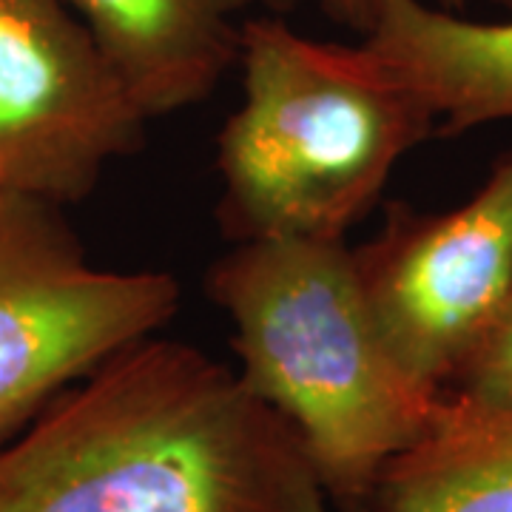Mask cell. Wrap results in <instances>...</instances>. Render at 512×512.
I'll list each match as a JSON object with an SVG mask.
<instances>
[{"mask_svg": "<svg viewBox=\"0 0 512 512\" xmlns=\"http://www.w3.org/2000/svg\"><path fill=\"white\" fill-rule=\"evenodd\" d=\"M148 117L63 0H0V191L86 200Z\"/></svg>", "mask_w": 512, "mask_h": 512, "instance_id": "obj_6", "label": "cell"}, {"mask_svg": "<svg viewBox=\"0 0 512 512\" xmlns=\"http://www.w3.org/2000/svg\"><path fill=\"white\" fill-rule=\"evenodd\" d=\"M126 92L157 120L205 103L237 66L242 23L254 0H63Z\"/></svg>", "mask_w": 512, "mask_h": 512, "instance_id": "obj_7", "label": "cell"}, {"mask_svg": "<svg viewBox=\"0 0 512 512\" xmlns=\"http://www.w3.org/2000/svg\"><path fill=\"white\" fill-rule=\"evenodd\" d=\"M444 393L478 407L512 410V288Z\"/></svg>", "mask_w": 512, "mask_h": 512, "instance_id": "obj_10", "label": "cell"}, {"mask_svg": "<svg viewBox=\"0 0 512 512\" xmlns=\"http://www.w3.org/2000/svg\"><path fill=\"white\" fill-rule=\"evenodd\" d=\"M205 291L234 328L239 376L288 421L328 498L367 512L379 478L439 410L370 319L345 239H242Z\"/></svg>", "mask_w": 512, "mask_h": 512, "instance_id": "obj_2", "label": "cell"}, {"mask_svg": "<svg viewBox=\"0 0 512 512\" xmlns=\"http://www.w3.org/2000/svg\"><path fill=\"white\" fill-rule=\"evenodd\" d=\"M242 106L220 131V222L237 239H345L436 114L359 46L242 23Z\"/></svg>", "mask_w": 512, "mask_h": 512, "instance_id": "obj_3", "label": "cell"}, {"mask_svg": "<svg viewBox=\"0 0 512 512\" xmlns=\"http://www.w3.org/2000/svg\"><path fill=\"white\" fill-rule=\"evenodd\" d=\"M362 49L436 114L441 134L512 120V23L376 0Z\"/></svg>", "mask_w": 512, "mask_h": 512, "instance_id": "obj_8", "label": "cell"}, {"mask_svg": "<svg viewBox=\"0 0 512 512\" xmlns=\"http://www.w3.org/2000/svg\"><path fill=\"white\" fill-rule=\"evenodd\" d=\"M60 211L0 191V447L180 311L174 276L97 268Z\"/></svg>", "mask_w": 512, "mask_h": 512, "instance_id": "obj_4", "label": "cell"}, {"mask_svg": "<svg viewBox=\"0 0 512 512\" xmlns=\"http://www.w3.org/2000/svg\"><path fill=\"white\" fill-rule=\"evenodd\" d=\"M265 3L271 9H293L302 0H265ZM313 3H319L328 18L339 20V23H345V26L362 32V35L367 32L370 18H373V9H376V0H313ZM441 3L456 9L464 0H441ZM493 3H498V6H512V0H493Z\"/></svg>", "mask_w": 512, "mask_h": 512, "instance_id": "obj_11", "label": "cell"}, {"mask_svg": "<svg viewBox=\"0 0 512 512\" xmlns=\"http://www.w3.org/2000/svg\"><path fill=\"white\" fill-rule=\"evenodd\" d=\"M367 512H512V410L444 393L421 439L387 464Z\"/></svg>", "mask_w": 512, "mask_h": 512, "instance_id": "obj_9", "label": "cell"}, {"mask_svg": "<svg viewBox=\"0 0 512 512\" xmlns=\"http://www.w3.org/2000/svg\"><path fill=\"white\" fill-rule=\"evenodd\" d=\"M0 512H330V498L234 367L154 333L0 447Z\"/></svg>", "mask_w": 512, "mask_h": 512, "instance_id": "obj_1", "label": "cell"}, {"mask_svg": "<svg viewBox=\"0 0 512 512\" xmlns=\"http://www.w3.org/2000/svg\"><path fill=\"white\" fill-rule=\"evenodd\" d=\"M350 256L384 348L444 393L512 288V151L458 208L390 202L382 231Z\"/></svg>", "mask_w": 512, "mask_h": 512, "instance_id": "obj_5", "label": "cell"}]
</instances>
